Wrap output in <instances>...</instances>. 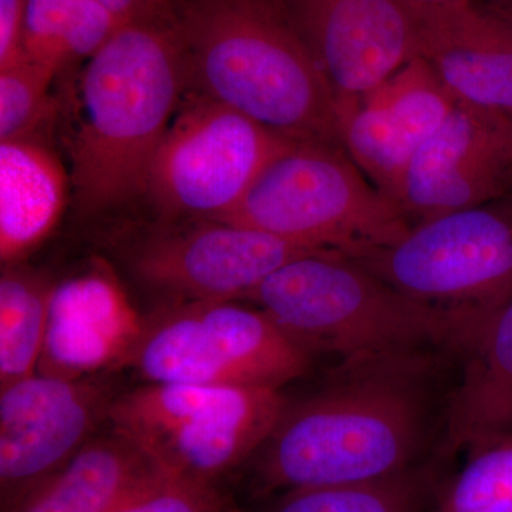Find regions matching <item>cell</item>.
I'll return each instance as SVG.
<instances>
[{
  "instance_id": "obj_1",
  "label": "cell",
  "mask_w": 512,
  "mask_h": 512,
  "mask_svg": "<svg viewBox=\"0 0 512 512\" xmlns=\"http://www.w3.org/2000/svg\"><path fill=\"white\" fill-rule=\"evenodd\" d=\"M453 352L353 357L312 392L286 400L252 458L258 493L365 483L443 456Z\"/></svg>"
},
{
  "instance_id": "obj_2",
  "label": "cell",
  "mask_w": 512,
  "mask_h": 512,
  "mask_svg": "<svg viewBox=\"0 0 512 512\" xmlns=\"http://www.w3.org/2000/svg\"><path fill=\"white\" fill-rule=\"evenodd\" d=\"M188 90L279 136L342 146L338 96L284 0H175Z\"/></svg>"
},
{
  "instance_id": "obj_3",
  "label": "cell",
  "mask_w": 512,
  "mask_h": 512,
  "mask_svg": "<svg viewBox=\"0 0 512 512\" xmlns=\"http://www.w3.org/2000/svg\"><path fill=\"white\" fill-rule=\"evenodd\" d=\"M187 90L175 22L121 26L87 60L72 144L77 210L100 214L146 194L151 164Z\"/></svg>"
},
{
  "instance_id": "obj_4",
  "label": "cell",
  "mask_w": 512,
  "mask_h": 512,
  "mask_svg": "<svg viewBox=\"0 0 512 512\" xmlns=\"http://www.w3.org/2000/svg\"><path fill=\"white\" fill-rule=\"evenodd\" d=\"M247 299L309 355L336 362L399 352L463 356L480 333L466 320L414 301L339 252L286 262Z\"/></svg>"
},
{
  "instance_id": "obj_5",
  "label": "cell",
  "mask_w": 512,
  "mask_h": 512,
  "mask_svg": "<svg viewBox=\"0 0 512 512\" xmlns=\"http://www.w3.org/2000/svg\"><path fill=\"white\" fill-rule=\"evenodd\" d=\"M217 221L349 258L389 247L413 227L345 148L318 141H293Z\"/></svg>"
},
{
  "instance_id": "obj_6",
  "label": "cell",
  "mask_w": 512,
  "mask_h": 512,
  "mask_svg": "<svg viewBox=\"0 0 512 512\" xmlns=\"http://www.w3.org/2000/svg\"><path fill=\"white\" fill-rule=\"evenodd\" d=\"M288 396L269 387L150 383L111 403V430L167 473L214 485L252 460Z\"/></svg>"
},
{
  "instance_id": "obj_7",
  "label": "cell",
  "mask_w": 512,
  "mask_h": 512,
  "mask_svg": "<svg viewBox=\"0 0 512 512\" xmlns=\"http://www.w3.org/2000/svg\"><path fill=\"white\" fill-rule=\"evenodd\" d=\"M350 259L480 332L512 299V194L420 222L393 245Z\"/></svg>"
},
{
  "instance_id": "obj_8",
  "label": "cell",
  "mask_w": 512,
  "mask_h": 512,
  "mask_svg": "<svg viewBox=\"0 0 512 512\" xmlns=\"http://www.w3.org/2000/svg\"><path fill=\"white\" fill-rule=\"evenodd\" d=\"M312 365L268 313L234 301L163 306L146 318L130 362L148 383L281 390Z\"/></svg>"
},
{
  "instance_id": "obj_9",
  "label": "cell",
  "mask_w": 512,
  "mask_h": 512,
  "mask_svg": "<svg viewBox=\"0 0 512 512\" xmlns=\"http://www.w3.org/2000/svg\"><path fill=\"white\" fill-rule=\"evenodd\" d=\"M293 140L190 93L158 148L147 191L164 221L217 220Z\"/></svg>"
},
{
  "instance_id": "obj_10",
  "label": "cell",
  "mask_w": 512,
  "mask_h": 512,
  "mask_svg": "<svg viewBox=\"0 0 512 512\" xmlns=\"http://www.w3.org/2000/svg\"><path fill=\"white\" fill-rule=\"evenodd\" d=\"M315 252L217 220L164 221L121 247L130 274L165 305L248 298L279 266Z\"/></svg>"
},
{
  "instance_id": "obj_11",
  "label": "cell",
  "mask_w": 512,
  "mask_h": 512,
  "mask_svg": "<svg viewBox=\"0 0 512 512\" xmlns=\"http://www.w3.org/2000/svg\"><path fill=\"white\" fill-rule=\"evenodd\" d=\"M107 376L64 379L36 372L2 386V511L66 466L96 436L117 397Z\"/></svg>"
},
{
  "instance_id": "obj_12",
  "label": "cell",
  "mask_w": 512,
  "mask_h": 512,
  "mask_svg": "<svg viewBox=\"0 0 512 512\" xmlns=\"http://www.w3.org/2000/svg\"><path fill=\"white\" fill-rule=\"evenodd\" d=\"M512 194V120L458 104L417 151L394 202L410 224Z\"/></svg>"
},
{
  "instance_id": "obj_13",
  "label": "cell",
  "mask_w": 512,
  "mask_h": 512,
  "mask_svg": "<svg viewBox=\"0 0 512 512\" xmlns=\"http://www.w3.org/2000/svg\"><path fill=\"white\" fill-rule=\"evenodd\" d=\"M456 106L417 56L372 92L338 99L340 140L353 163L394 201L413 157Z\"/></svg>"
},
{
  "instance_id": "obj_14",
  "label": "cell",
  "mask_w": 512,
  "mask_h": 512,
  "mask_svg": "<svg viewBox=\"0 0 512 512\" xmlns=\"http://www.w3.org/2000/svg\"><path fill=\"white\" fill-rule=\"evenodd\" d=\"M338 99L372 92L419 56L412 16L394 0H284Z\"/></svg>"
},
{
  "instance_id": "obj_15",
  "label": "cell",
  "mask_w": 512,
  "mask_h": 512,
  "mask_svg": "<svg viewBox=\"0 0 512 512\" xmlns=\"http://www.w3.org/2000/svg\"><path fill=\"white\" fill-rule=\"evenodd\" d=\"M144 329L119 279L93 265L55 284L37 372L82 379L130 366Z\"/></svg>"
},
{
  "instance_id": "obj_16",
  "label": "cell",
  "mask_w": 512,
  "mask_h": 512,
  "mask_svg": "<svg viewBox=\"0 0 512 512\" xmlns=\"http://www.w3.org/2000/svg\"><path fill=\"white\" fill-rule=\"evenodd\" d=\"M419 57L458 104L512 120V15L473 2L414 22Z\"/></svg>"
},
{
  "instance_id": "obj_17",
  "label": "cell",
  "mask_w": 512,
  "mask_h": 512,
  "mask_svg": "<svg viewBox=\"0 0 512 512\" xmlns=\"http://www.w3.org/2000/svg\"><path fill=\"white\" fill-rule=\"evenodd\" d=\"M512 436V299L458 359L448 397L443 456L454 460L487 441Z\"/></svg>"
},
{
  "instance_id": "obj_18",
  "label": "cell",
  "mask_w": 512,
  "mask_h": 512,
  "mask_svg": "<svg viewBox=\"0 0 512 512\" xmlns=\"http://www.w3.org/2000/svg\"><path fill=\"white\" fill-rule=\"evenodd\" d=\"M67 174L30 138L0 141V259L23 264L52 234L67 200Z\"/></svg>"
},
{
  "instance_id": "obj_19",
  "label": "cell",
  "mask_w": 512,
  "mask_h": 512,
  "mask_svg": "<svg viewBox=\"0 0 512 512\" xmlns=\"http://www.w3.org/2000/svg\"><path fill=\"white\" fill-rule=\"evenodd\" d=\"M156 467L136 444L109 427L2 512H111Z\"/></svg>"
},
{
  "instance_id": "obj_20",
  "label": "cell",
  "mask_w": 512,
  "mask_h": 512,
  "mask_svg": "<svg viewBox=\"0 0 512 512\" xmlns=\"http://www.w3.org/2000/svg\"><path fill=\"white\" fill-rule=\"evenodd\" d=\"M454 460L437 457L397 476L269 495L254 512H431Z\"/></svg>"
},
{
  "instance_id": "obj_21",
  "label": "cell",
  "mask_w": 512,
  "mask_h": 512,
  "mask_svg": "<svg viewBox=\"0 0 512 512\" xmlns=\"http://www.w3.org/2000/svg\"><path fill=\"white\" fill-rule=\"evenodd\" d=\"M121 26L97 0H28L22 56L57 73L89 60Z\"/></svg>"
},
{
  "instance_id": "obj_22",
  "label": "cell",
  "mask_w": 512,
  "mask_h": 512,
  "mask_svg": "<svg viewBox=\"0 0 512 512\" xmlns=\"http://www.w3.org/2000/svg\"><path fill=\"white\" fill-rule=\"evenodd\" d=\"M55 284L23 264L2 266L0 386L37 372Z\"/></svg>"
},
{
  "instance_id": "obj_23",
  "label": "cell",
  "mask_w": 512,
  "mask_h": 512,
  "mask_svg": "<svg viewBox=\"0 0 512 512\" xmlns=\"http://www.w3.org/2000/svg\"><path fill=\"white\" fill-rule=\"evenodd\" d=\"M431 512H512V436L467 451Z\"/></svg>"
},
{
  "instance_id": "obj_24",
  "label": "cell",
  "mask_w": 512,
  "mask_h": 512,
  "mask_svg": "<svg viewBox=\"0 0 512 512\" xmlns=\"http://www.w3.org/2000/svg\"><path fill=\"white\" fill-rule=\"evenodd\" d=\"M55 76L25 56L0 67V141L32 137L49 110Z\"/></svg>"
},
{
  "instance_id": "obj_25",
  "label": "cell",
  "mask_w": 512,
  "mask_h": 512,
  "mask_svg": "<svg viewBox=\"0 0 512 512\" xmlns=\"http://www.w3.org/2000/svg\"><path fill=\"white\" fill-rule=\"evenodd\" d=\"M111 512H225V501L214 485L156 467Z\"/></svg>"
},
{
  "instance_id": "obj_26",
  "label": "cell",
  "mask_w": 512,
  "mask_h": 512,
  "mask_svg": "<svg viewBox=\"0 0 512 512\" xmlns=\"http://www.w3.org/2000/svg\"><path fill=\"white\" fill-rule=\"evenodd\" d=\"M121 25L175 22V0H97Z\"/></svg>"
},
{
  "instance_id": "obj_27",
  "label": "cell",
  "mask_w": 512,
  "mask_h": 512,
  "mask_svg": "<svg viewBox=\"0 0 512 512\" xmlns=\"http://www.w3.org/2000/svg\"><path fill=\"white\" fill-rule=\"evenodd\" d=\"M26 2L28 0H0V67L22 56Z\"/></svg>"
},
{
  "instance_id": "obj_28",
  "label": "cell",
  "mask_w": 512,
  "mask_h": 512,
  "mask_svg": "<svg viewBox=\"0 0 512 512\" xmlns=\"http://www.w3.org/2000/svg\"><path fill=\"white\" fill-rule=\"evenodd\" d=\"M394 2L399 3L412 16L413 22H416L448 10L463 8L476 0H394Z\"/></svg>"
},
{
  "instance_id": "obj_29",
  "label": "cell",
  "mask_w": 512,
  "mask_h": 512,
  "mask_svg": "<svg viewBox=\"0 0 512 512\" xmlns=\"http://www.w3.org/2000/svg\"><path fill=\"white\" fill-rule=\"evenodd\" d=\"M493 5L505 10L512 15V0H493Z\"/></svg>"
}]
</instances>
